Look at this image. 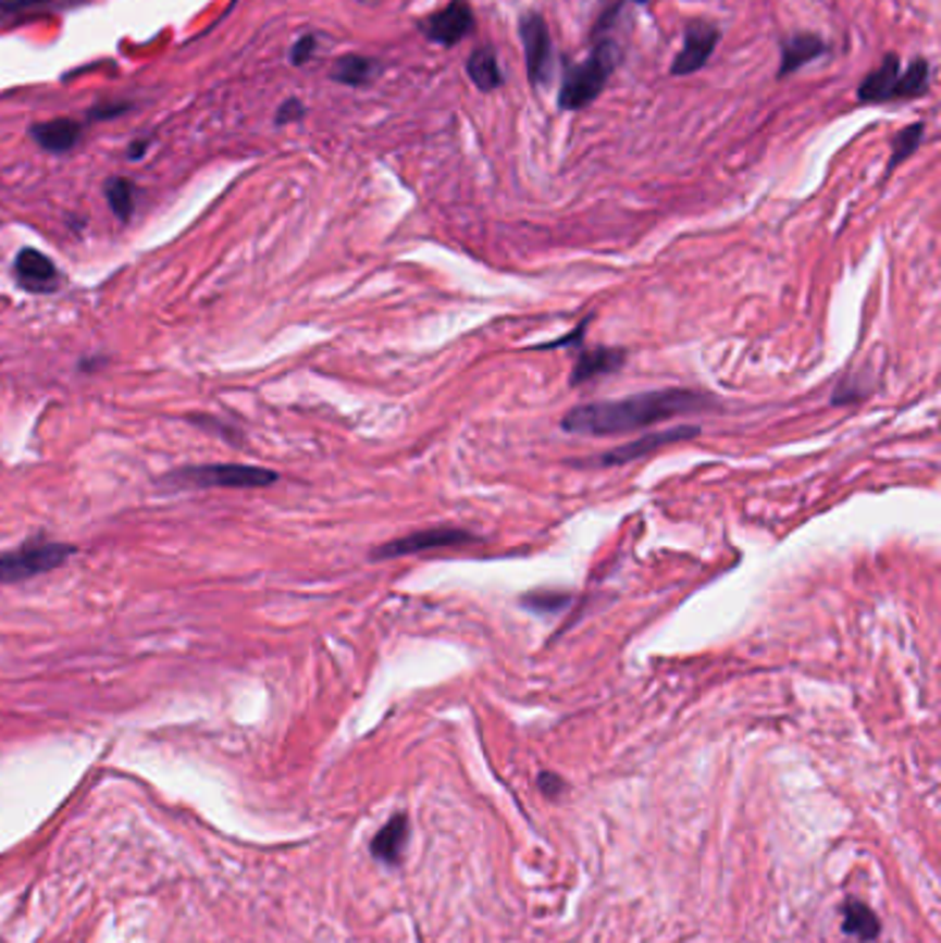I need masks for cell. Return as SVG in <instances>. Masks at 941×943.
<instances>
[{
    "instance_id": "28",
    "label": "cell",
    "mask_w": 941,
    "mask_h": 943,
    "mask_svg": "<svg viewBox=\"0 0 941 943\" xmlns=\"http://www.w3.org/2000/svg\"><path fill=\"white\" fill-rule=\"evenodd\" d=\"M632 3H649V0H632Z\"/></svg>"
},
{
    "instance_id": "16",
    "label": "cell",
    "mask_w": 941,
    "mask_h": 943,
    "mask_svg": "<svg viewBox=\"0 0 941 943\" xmlns=\"http://www.w3.org/2000/svg\"><path fill=\"white\" fill-rule=\"evenodd\" d=\"M842 930L856 938L858 943H870L881 935V919L864 902L847 899L842 905Z\"/></svg>"
},
{
    "instance_id": "22",
    "label": "cell",
    "mask_w": 941,
    "mask_h": 943,
    "mask_svg": "<svg viewBox=\"0 0 941 943\" xmlns=\"http://www.w3.org/2000/svg\"><path fill=\"white\" fill-rule=\"evenodd\" d=\"M923 138H925L923 122H914V125H908L906 131H900L897 141H894V152H892V158H889L887 174H892L894 169L900 166V163L906 161V158H912V154L919 149V144H923Z\"/></svg>"
},
{
    "instance_id": "1",
    "label": "cell",
    "mask_w": 941,
    "mask_h": 943,
    "mask_svg": "<svg viewBox=\"0 0 941 943\" xmlns=\"http://www.w3.org/2000/svg\"><path fill=\"white\" fill-rule=\"evenodd\" d=\"M704 398L688 389H657L630 395L621 400H602V404H583L569 411L560 425L569 434L610 436L627 434L632 427H649L666 422L677 414L704 409Z\"/></svg>"
},
{
    "instance_id": "21",
    "label": "cell",
    "mask_w": 941,
    "mask_h": 943,
    "mask_svg": "<svg viewBox=\"0 0 941 943\" xmlns=\"http://www.w3.org/2000/svg\"><path fill=\"white\" fill-rule=\"evenodd\" d=\"M106 199L108 208L114 210V215L120 221H127L133 215V204H136V190L133 183L125 177H111L106 183Z\"/></svg>"
},
{
    "instance_id": "14",
    "label": "cell",
    "mask_w": 941,
    "mask_h": 943,
    "mask_svg": "<svg viewBox=\"0 0 941 943\" xmlns=\"http://www.w3.org/2000/svg\"><path fill=\"white\" fill-rule=\"evenodd\" d=\"M624 364V350L619 348H591L583 350L578 357V364L572 370V386L591 384V381L610 375Z\"/></svg>"
},
{
    "instance_id": "4",
    "label": "cell",
    "mask_w": 941,
    "mask_h": 943,
    "mask_svg": "<svg viewBox=\"0 0 941 943\" xmlns=\"http://www.w3.org/2000/svg\"><path fill=\"white\" fill-rule=\"evenodd\" d=\"M72 555H75V546L70 544H28L12 549V553H0V582L12 585V582L50 574V571L61 569Z\"/></svg>"
},
{
    "instance_id": "18",
    "label": "cell",
    "mask_w": 941,
    "mask_h": 943,
    "mask_svg": "<svg viewBox=\"0 0 941 943\" xmlns=\"http://www.w3.org/2000/svg\"><path fill=\"white\" fill-rule=\"evenodd\" d=\"M382 72V64L375 59H364V55H343L337 59L332 70V80L343 86H368Z\"/></svg>"
},
{
    "instance_id": "11",
    "label": "cell",
    "mask_w": 941,
    "mask_h": 943,
    "mask_svg": "<svg viewBox=\"0 0 941 943\" xmlns=\"http://www.w3.org/2000/svg\"><path fill=\"white\" fill-rule=\"evenodd\" d=\"M406 844H409V817L406 814H395L382 831L375 833L370 842V853L375 860H382L387 867H398L404 860Z\"/></svg>"
},
{
    "instance_id": "9",
    "label": "cell",
    "mask_w": 941,
    "mask_h": 943,
    "mask_svg": "<svg viewBox=\"0 0 941 943\" xmlns=\"http://www.w3.org/2000/svg\"><path fill=\"white\" fill-rule=\"evenodd\" d=\"M14 273L28 293H53L59 287V268L50 257L36 249L20 251L17 260H14Z\"/></svg>"
},
{
    "instance_id": "3",
    "label": "cell",
    "mask_w": 941,
    "mask_h": 943,
    "mask_svg": "<svg viewBox=\"0 0 941 943\" xmlns=\"http://www.w3.org/2000/svg\"><path fill=\"white\" fill-rule=\"evenodd\" d=\"M280 481L274 469L249 467V463H194V467L172 469L158 481L169 492L188 488H265Z\"/></svg>"
},
{
    "instance_id": "27",
    "label": "cell",
    "mask_w": 941,
    "mask_h": 943,
    "mask_svg": "<svg viewBox=\"0 0 941 943\" xmlns=\"http://www.w3.org/2000/svg\"><path fill=\"white\" fill-rule=\"evenodd\" d=\"M144 147H147V144H133V147H131V158H141Z\"/></svg>"
},
{
    "instance_id": "7",
    "label": "cell",
    "mask_w": 941,
    "mask_h": 943,
    "mask_svg": "<svg viewBox=\"0 0 941 943\" xmlns=\"http://www.w3.org/2000/svg\"><path fill=\"white\" fill-rule=\"evenodd\" d=\"M718 42H721V28H718V25L707 23V20H691V23L685 25V42H682V50L673 55L671 61V75L685 77V75H693V72L704 70L707 61L713 59Z\"/></svg>"
},
{
    "instance_id": "10",
    "label": "cell",
    "mask_w": 941,
    "mask_h": 943,
    "mask_svg": "<svg viewBox=\"0 0 941 943\" xmlns=\"http://www.w3.org/2000/svg\"><path fill=\"white\" fill-rule=\"evenodd\" d=\"M696 434H698V427H693V425L671 427V431H657V434L644 436V439H641V442H632V445L619 447V450L605 452V456L599 458V463H605V467H619V463L635 461V458L646 456V452L657 450V447H663V445H671V442L693 439V436H696Z\"/></svg>"
},
{
    "instance_id": "26",
    "label": "cell",
    "mask_w": 941,
    "mask_h": 943,
    "mask_svg": "<svg viewBox=\"0 0 941 943\" xmlns=\"http://www.w3.org/2000/svg\"><path fill=\"white\" fill-rule=\"evenodd\" d=\"M305 116V106L298 100H287L285 106L280 108V113H276V125H285V122H296Z\"/></svg>"
},
{
    "instance_id": "24",
    "label": "cell",
    "mask_w": 941,
    "mask_h": 943,
    "mask_svg": "<svg viewBox=\"0 0 941 943\" xmlns=\"http://www.w3.org/2000/svg\"><path fill=\"white\" fill-rule=\"evenodd\" d=\"M315 50H318V39H315V36H301V39H298V42L293 45L290 61L296 66L307 64V61H310L312 55H315Z\"/></svg>"
},
{
    "instance_id": "13",
    "label": "cell",
    "mask_w": 941,
    "mask_h": 943,
    "mask_svg": "<svg viewBox=\"0 0 941 943\" xmlns=\"http://www.w3.org/2000/svg\"><path fill=\"white\" fill-rule=\"evenodd\" d=\"M828 45L822 42L817 34H793L787 36L781 42V64H779V77L793 75L801 66L812 64L815 59L826 55Z\"/></svg>"
},
{
    "instance_id": "5",
    "label": "cell",
    "mask_w": 941,
    "mask_h": 943,
    "mask_svg": "<svg viewBox=\"0 0 941 943\" xmlns=\"http://www.w3.org/2000/svg\"><path fill=\"white\" fill-rule=\"evenodd\" d=\"M519 36H522L524 48V64H528V77L533 86L549 84L555 66V50L553 36H549L547 20L538 12H528L519 20Z\"/></svg>"
},
{
    "instance_id": "25",
    "label": "cell",
    "mask_w": 941,
    "mask_h": 943,
    "mask_svg": "<svg viewBox=\"0 0 941 943\" xmlns=\"http://www.w3.org/2000/svg\"><path fill=\"white\" fill-rule=\"evenodd\" d=\"M538 786H542L544 795L553 797V801L560 795V792L567 790V783L560 781V778L555 776V772H542V776H538Z\"/></svg>"
},
{
    "instance_id": "6",
    "label": "cell",
    "mask_w": 941,
    "mask_h": 943,
    "mask_svg": "<svg viewBox=\"0 0 941 943\" xmlns=\"http://www.w3.org/2000/svg\"><path fill=\"white\" fill-rule=\"evenodd\" d=\"M418 28L423 30L429 42L439 45V48H454L461 39L472 36V30H475V14H472L467 0H450L445 9L420 20Z\"/></svg>"
},
{
    "instance_id": "19",
    "label": "cell",
    "mask_w": 941,
    "mask_h": 943,
    "mask_svg": "<svg viewBox=\"0 0 941 943\" xmlns=\"http://www.w3.org/2000/svg\"><path fill=\"white\" fill-rule=\"evenodd\" d=\"M930 86V66L925 59H914L906 70L900 72L897 89H894V100H912V97L928 95Z\"/></svg>"
},
{
    "instance_id": "2",
    "label": "cell",
    "mask_w": 941,
    "mask_h": 943,
    "mask_svg": "<svg viewBox=\"0 0 941 943\" xmlns=\"http://www.w3.org/2000/svg\"><path fill=\"white\" fill-rule=\"evenodd\" d=\"M621 61V48L616 39H599L591 48L589 59L580 64L564 66V77H560L558 89V106L564 111H580V108L591 106L596 97L605 91L608 77L614 75L616 66Z\"/></svg>"
},
{
    "instance_id": "15",
    "label": "cell",
    "mask_w": 941,
    "mask_h": 943,
    "mask_svg": "<svg viewBox=\"0 0 941 943\" xmlns=\"http://www.w3.org/2000/svg\"><path fill=\"white\" fill-rule=\"evenodd\" d=\"M467 75H470V80L481 91L500 89L503 80H506L492 45H478V48L472 50L470 59H467Z\"/></svg>"
},
{
    "instance_id": "12",
    "label": "cell",
    "mask_w": 941,
    "mask_h": 943,
    "mask_svg": "<svg viewBox=\"0 0 941 943\" xmlns=\"http://www.w3.org/2000/svg\"><path fill=\"white\" fill-rule=\"evenodd\" d=\"M900 72H903L900 55H883L881 66H876V70L858 84V102H892Z\"/></svg>"
},
{
    "instance_id": "8",
    "label": "cell",
    "mask_w": 941,
    "mask_h": 943,
    "mask_svg": "<svg viewBox=\"0 0 941 943\" xmlns=\"http://www.w3.org/2000/svg\"><path fill=\"white\" fill-rule=\"evenodd\" d=\"M472 533L459 528H429L418 530V533L404 535V538H395L389 544L379 546L373 553L375 560H389V558H404V555H418L429 553V549H442V546H459L470 544Z\"/></svg>"
},
{
    "instance_id": "20",
    "label": "cell",
    "mask_w": 941,
    "mask_h": 943,
    "mask_svg": "<svg viewBox=\"0 0 941 943\" xmlns=\"http://www.w3.org/2000/svg\"><path fill=\"white\" fill-rule=\"evenodd\" d=\"M70 3H75V0H0V23H3V17L25 20L30 14L59 12Z\"/></svg>"
},
{
    "instance_id": "23",
    "label": "cell",
    "mask_w": 941,
    "mask_h": 943,
    "mask_svg": "<svg viewBox=\"0 0 941 943\" xmlns=\"http://www.w3.org/2000/svg\"><path fill=\"white\" fill-rule=\"evenodd\" d=\"M567 605L569 594H564V591H533V594L522 596V607L538 612V616H544V612L553 616V612H560Z\"/></svg>"
},
{
    "instance_id": "17",
    "label": "cell",
    "mask_w": 941,
    "mask_h": 943,
    "mask_svg": "<svg viewBox=\"0 0 941 943\" xmlns=\"http://www.w3.org/2000/svg\"><path fill=\"white\" fill-rule=\"evenodd\" d=\"M30 136L48 152H70L81 141V125L72 120H53L30 127Z\"/></svg>"
}]
</instances>
